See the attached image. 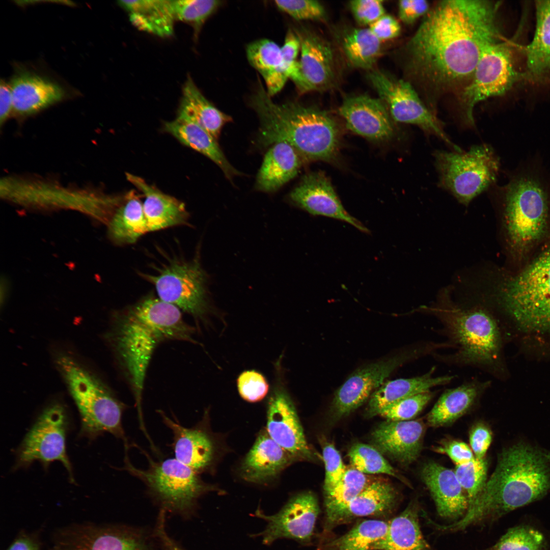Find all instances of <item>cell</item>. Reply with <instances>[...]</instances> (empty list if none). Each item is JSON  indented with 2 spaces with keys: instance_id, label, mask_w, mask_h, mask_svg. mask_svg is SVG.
I'll return each mask as SVG.
<instances>
[{
  "instance_id": "1",
  "label": "cell",
  "mask_w": 550,
  "mask_h": 550,
  "mask_svg": "<svg viewBox=\"0 0 550 550\" xmlns=\"http://www.w3.org/2000/svg\"><path fill=\"white\" fill-rule=\"evenodd\" d=\"M500 6L497 2L478 0L436 4L407 44L414 71L438 91L461 86L463 89L485 49L499 41Z\"/></svg>"
},
{
  "instance_id": "2",
  "label": "cell",
  "mask_w": 550,
  "mask_h": 550,
  "mask_svg": "<svg viewBox=\"0 0 550 550\" xmlns=\"http://www.w3.org/2000/svg\"><path fill=\"white\" fill-rule=\"evenodd\" d=\"M195 332L178 307L151 295L115 318L108 339L130 382L140 421L144 380L156 346L168 340L197 343Z\"/></svg>"
},
{
  "instance_id": "3",
  "label": "cell",
  "mask_w": 550,
  "mask_h": 550,
  "mask_svg": "<svg viewBox=\"0 0 550 550\" xmlns=\"http://www.w3.org/2000/svg\"><path fill=\"white\" fill-rule=\"evenodd\" d=\"M550 491V452L520 442L498 455L494 471L460 520L443 530L456 531L497 518L543 498Z\"/></svg>"
},
{
  "instance_id": "4",
  "label": "cell",
  "mask_w": 550,
  "mask_h": 550,
  "mask_svg": "<svg viewBox=\"0 0 550 550\" xmlns=\"http://www.w3.org/2000/svg\"><path fill=\"white\" fill-rule=\"evenodd\" d=\"M250 104L260 120L259 143L264 147L279 142L291 145L300 157L309 160H330L339 145V129L325 112L297 102L277 104L261 82Z\"/></svg>"
},
{
  "instance_id": "5",
  "label": "cell",
  "mask_w": 550,
  "mask_h": 550,
  "mask_svg": "<svg viewBox=\"0 0 550 550\" xmlns=\"http://www.w3.org/2000/svg\"><path fill=\"white\" fill-rule=\"evenodd\" d=\"M437 306L421 310L431 314L443 324L457 351L453 363L493 371L500 360L501 336L497 322L485 308H464L445 299Z\"/></svg>"
},
{
  "instance_id": "6",
  "label": "cell",
  "mask_w": 550,
  "mask_h": 550,
  "mask_svg": "<svg viewBox=\"0 0 550 550\" xmlns=\"http://www.w3.org/2000/svg\"><path fill=\"white\" fill-rule=\"evenodd\" d=\"M54 363L79 413L81 434L93 439L107 432L128 444L122 425L125 405L97 375L71 355L59 352Z\"/></svg>"
},
{
  "instance_id": "7",
  "label": "cell",
  "mask_w": 550,
  "mask_h": 550,
  "mask_svg": "<svg viewBox=\"0 0 550 550\" xmlns=\"http://www.w3.org/2000/svg\"><path fill=\"white\" fill-rule=\"evenodd\" d=\"M128 447H125L123 470L145 485L147 493L159 510L188 519L196 513L201 497L215 490L203 481L199 474L175 458L154 461L143 451L148 461L147 469L136 468L130 462Z\"/></svg>"
},
{
  "instance_id": "8",
  "label": "cell",
  "mask_w": 550,
  "mask_h": 550,
  "mask_svg": "<svg viewBox=\"0 0 550 550\" xmlns=\"http://www.w3.org/2000/svg\"><path fill=\"white\" fill-rule=\"evenodd\" d=\"M497 293L522 330L550 333V242L519 273L505 280Z\"/></svg>"
},
{
  "instance_id": "9",
  "label": "cell",
  "mask_w": 550,
  "mask_h": 550,
  "mask_svg": "<svg viewBox=\"0 0 550 550\" xmlns=\"http://www.w3.org/2000/svg\"><path fill=\"white\" fill-rule=\"evenodd\" d=\"M434 157L439 186L464 205L494 183L499 170L497 155L485 144L467 151H436Z\"/></svg>"
},
{
  "instance_id": "10",
  "label": "cell",
  "mask_w": 550,
  "mask_h": 550,
  "mask_svg": "<svg viewBox=\"0 0 550 550\" xmlns=\"http://www.w3.org/2000/svg\"><path fill=\"white\" fill-rule=\"evenodd\" d=\"M505 191L504 216L509 243L523 253L535 244L546 230L547 195L538 181L527 177L513 180Z\"/></svg>"
},
{
  "instance_id": "11",
  "label": "cell",
  "mask_w": 550,
  "mask_h": 550,
  "mask_svg": "<svg viewBox=\"0 0 550 550\" xmlns=\"http://www.w3.org/2000/svg\"><path fill=\"white\" fill-rule=\"evenodd\" d=\"M141 276L155 287L158 297L191 315L197 322L210 311L208 276L197 258L174 257L153 273Z\"/></svg>"
},
{
  "instance_id": "12",
  "label": "cell",
  "mask_w": 550,
  "mask_h": 550,
  "mask_svg": "<svg viewBox=\"0 0 550 550\" xmlns=\"http://www.w3.org/2000/svg\"><path fill=\"white\" fill-rule=\"evenodd\" d=\"M517 78L509 46L500 40L488 45L481 55L470 80L462 89L461 104L464 125L469 128L475 127V106L489 98L505 94Z\"/></svg>"
},
{
  "instance_id": "13",
  "label": "cell",
  "mask_w": 550,
  "mask_h": 550,
  "mask_svg": "<svg viewBox=\"0 0 550 550\" xmlns=\"http://www.w3.org/2000/svg\"><path fill=\"white\" fill-rule=\"evenodd\" d=\"M368 78L394 121L419 127L425 134L433 135L453 151H461L445 132L435 113L425 105L411 85L383 71L373 70Z\"/></svg>"
},
{
  "instance_id": "14",
  "label": "cell",
  "mask_w": 550,
  "mask_h": 550,
  "mask_svg": "<svg viewBox=\"0 0 550 550\" xmlns=\"http://www.w3.org/2000/svg\"><path fill=\"white\" fill-rule=\"evenodd\" d=\"M67 416L64 405L58 402L43 409L17 451L14 470L27 468L35 461L47 469L51 462L59 461L68 471L70 481L74 482L66 451Z\"/></svg>"
},
{
  "instance_id": "15",
  "label": "cell",
  "mask_w": 550,
  "mask_h": 550,
  "mask_svg": "<svg viewBox=\"0 0 550 550\" xmlns=\"http://www.w3.org/2000/svg\"><path fill=\"white\" fill-rule=\"evenodd\" d=\"M434 350L432 343L420 345L410 351L369 364L354 371L335 394L332 411L342 418L361 406L398 366L407 360Z\"/></svg>"
},
{
  "instance_id": "16",
  "label": "cell",
  "mask_w": 550,
  "mask_h": 550,
  "mask_svg": "<svg viewBox=\"0 0 550 550\" xmlns=\"http://www.w3.org/2000/svg\"><path fill=\"white\" fill-rule=\"evenodd\" d=\"M319 513L318 502L314 493L309 491L296 494L273 515L256 510L253 516L263 519L266 525L262 532L253 536L261 537L263 544L267 546L280 539L308 543L313 535Z\"/></svg>"
},
{
  "instance_id": "17",
  "label": "cell",
  "mask_w": 550,
  "mask_h": 550,
  "mask_svg": "<svg viewBox=\"0 0 550 550\" xmlns=\"http://www.w3.org/2000/svg\"><path fill=\"white\" fill-rule=\"evenodd\" d=\"M266 431L296 461L314 460L294 404L282 380L277 378L267 402Z\"/></svg>"
},
{
  "instance_id": "18",
  "label": "cell",
  "mask_w": 550,
  "mask_h": 550,
  "mask_svg": "<svg viewBox=\"0 0 550 550\" xmlns=\"http://www.w3.org/2000/svg\"><path fill=\"white\" fill-rule=\"evenodd\" d=\"M293 204L313 215H320L347 223L359 231L369 229L344 208L326 176L321 172L305 175L291 192Z\"/></svg>"
},
{
  "instance_id": "19",
  "label": "cell",
  "mask_w": 550,
  "mask_h": 550,
  "mask_svg": "<svg viewBox=\"0 0 550 550\" xmlns=\"http://www.w3.org/2000/svg\"><path fill=\"white\" fill-rule=\"evenodd\" d=\"M158 412L163 424L172 432L171 447L175 458L198 474L209 471L215 459L217 446L205 421L186 427L163 411Z\"/></svg>"
},
{
  "instance_id": "20",
  "label": "cell",
  "mask_w": 550,
  "mask_h": 550,
  "mask_svg": "<svg viewBox=\"0 0 550 550\" xmlns=\"http://www.w3.org/2000/svg\"><path fill=\"white\" fill-rule=\"evenodd\" d=\"M339 112L349 129L368 139L384 141L394 134L391 115L379 98L366 95L347 97Z\"/></svg>"
},
{
  "instance_id": "21",
  "label": "cell",
  "mask_w": 550,
  "mask_h": 550,
  "mask_svg": "<svg viewBox=\"0 0 550 550\" xmlns=\"http://www.w3.org/2000/svg\"><path fill=\"white\" fill-rule=\"evenodd\" d=\"M70 550H166L153 529L127 525L88 530L81 533Z\"/></svg>"
},
{
  "instance_id": "22",
  "label": "cell",
  "mask_w": 550,
  "mask_h": 550,
  "mask_svg": "<svg viewBox=\"0 0 550 550\" xmlns=\"http://www.w3.org/2000/svg\"><path fill=\"white\" fill-rule=\"evenodd\" d=\"M425 431V425L420 420H388L375 428L372 439L381 452L407 465L419 457Z\"/></svg>"
},
{
  "instance_id": "23",
  "label": "cell",
  "mask_w": 550,
  "mask_h": 550,
  "mask_svg": "<svg viewBox=\"0 0 550 550\" xmlns=\"http://www.w3.org/2000/svg\"><path fill=\"white\" fill-rule=\"evenodd\" d=\"M300 44L301 73L310 91H322L334 83V55L329 44L317 34L302 28L295 31Z\"/></svg>"
},
{
  "instance_id": "24",
  "label": "cell",
  "mask_w": 550,
  "mask_h": 550,
  "mask_svg": "<svg viewBox=\"0 0 550 550\" xmlns=\"http://www.w3.org/2000/svg\"><path fill=\"white\" fill-rule=\"evenodd\" d=\"M295 459L276 443L266 431L261 432L240 468L245 481L262 484L277 478Z\"/></svg>"
},
{
  "instance_id": "25",
  "label": "cell",
  "mask_w": 550,
  "mask_h": 550,
  "mask_svg": "<svg viewBox=\"0 0 550 550\" xmlns=\"http://www.w3.org/2000/svg\"><path fill=\"white\" fill-rule=\"evenodd\" d=\"M421 479L429 490L437 511L443 517L462 516L468 508V500L454 470L435 462L425 464Z\"/></svg>"
},
{
  "instance_id": "26",
  "label": "cell",
  "mask_w": 550,
  "mask_h": 550,
  "mask_svg": "<svg viewBox=\"0 0 550 550\" xmlns=\"http://www.w3.org/2000/svg\"><path fill=\"white\" fill-rule=\"evenodd\" d=\"M12 112L19 116L35 114L62 100L63 88L56 83L30 72L16 74L11 85Z\"/></svg>"
},
{
  "instance_id": "27",
  "label": "cell",
  "mask_w": 550,
  "mask_h": 550,
  "mask_svg": "<svg viewBox=\"0 0 550 550\" xmlns=\"http://www.w3.org/2000/svg\"><path fill=\"white\" fill-rule=\"evenodd\" d=\"M127 180L144 196L143 210L149 232L188 224L184 204L148 183L143 178L126 173Z\"/></svg>"
},
{
  "instance_id": "28",
  "label": "cell",
  "mask_w": 550,
  "mask_h": 550,
  "mask_svg": "<svg viewBox=\"0 0 550 550\" xmlns=\"http://www.w3.org/2000/svg\"><path fill=\"white\" fill-rule=\"evenodd\" d=\"M163 129L183 145L213 161L229 180L240 174L228 161L216 140L191 117L178 111L175 119L166 122Z\"/></svg>"
},
{
  "instance_id": "29",
  "label": "cell",
  "mask_w": 550,
  "mask_h": 550,
  "mask_svg": "<svg viewBox=\"0 0 550 550\" xmlns=\"http://www.w3.org/2000/svg\"><path fill=\"white\" fill-rule=\"evenodd\" d=\"M434 367L426 373L410 378L389 380L377 388L371 395L366 409V416L379 415L388 406L406 397L430 391L433 388L449 383L453 376H434Z\"/></svg>"
},
{
  "instance_id": "30",
  "label": "cell",
  "mask_w": 550,
  "mask_h": 550,
  "mask_svg": "<svg viewBox=\"0 0 550 550\" xmlns=\"http://www.w3.org/2000/svg\"><path fill=\"white\" fill-rule=\"evenodd\" d=\"M300 155L285 142L272 145L266 153L257 176L256 187L264 192L277 190L297 174Z\"/></svg>"
},
{
  "instance_id": "31",
  "label": "cell",
  "mask_w": 550,
  "mask_h": 550,
  "mask_svg": "<svg viewBox=\"0 0 550 550\" xmlns=\"http://www.w3.org/2000/svg\"><path fill=\"white\" fill-rule=\"evenodd\" d=\"M132 24L140 30L161 37L171 36L175 18L171 1H119Z\"/></svg>"
},
{
  "instance_id": "32",
  "label": "cell",
  "mask_w": 550,
  "mask_h": 550,
  "mask_svg": "<svg viewBox=\"0 0 550 550\" xmlns=\"http://www.w3.org/2000/svg\"><path fill=\"white\" fill-rule=\"evenodd\" d=\"M386 535L370 550H429L421 532L416 504L411 503L399 515L388 522Z\"/></svg>"
},
{
  "instance_id": "33",
  "label": "cell",
  "mask_w": 550,
  "mask_h": 550,
  "mask_svg": "<svg viewBox=\"0 0 550 550\" xmlns=\"http://www.w3.org/2000/svg\"><path fill=\"white\" fill-rule=\"evenodd\" d=\"M487 384L472 381L445 391L427 414L428 425L438 427L456 421L472 407Z\"/></svg>"
},
{
  "instance_id": "34",
  "label": "cell",
  "mask_w": 550,
  "mask_h": 550,
  "mask_svg": "<svg viewBox=\"0 0 550 550\" xmlns=\"http://www.w3.org/2000/svg\"><path fill=\"white\" fill-rule=\"evenodd\" d=\"M250 64L261 75L271 97L280 92L288 77L282 63L281 47L274 41L262 39L249 44L246 49Z\"/></svg>"
},
{
  "instance_id": "35",
  "label": "cell",
  "mask_w": 550,
  "mask_h": 550,
  "mask_svg": "<svg viewBox=\"0 0 550 550\" xmlns=\"http://www.w3.org/2000/svg\"><path fill=\"white\" fill-rule=\"evenodd\" d=\"M109 232L117 242L130 244L149 232L143 203L133 191L125 196L109 222Z\"/></svg>"
},
{
  "instance_id": "36",
  "label": "cell",
  "mask_w": 550,
  "mask_h": 550,
  "mask_svg": "<svg viewBox=\"0 0 550 550\" xmlns=\"http://www.w3.org/2000/svg\"><path fill=\"white\" fill-rule=\"evenodd\" d=\"M178 111L194 119L215 140L223 126L232 120L206 98L190 76L183 85Z\"/></svg>"
},
{
  "instance_id": "37",
  "label": "cell",
  "mask_w": 550,
  "mask_h": 550,
  "mask_svg": "<svg viewBox=\"0 0 550 550\" xmlns=\"http://www.w3.org/2000/svg\"><path fill=\"white\" fill-rule=\"evenodd\" d=\"M535 6L536 29L526 62L529 74L540 78L550 72V1H537Z\"/></svg>"
},
{
  "instance_id": "38",
  "label": "cell",
  "mask_w": 550,
  "mask_h": 550,
  "mask_svg": "<svg viewBox=\"0 0 550 550\" xmlns=\"http://www.w3.org/2000/svg\"><path fill=\"white\" fill-rule=\"evenodd\" d=\"M374 480L352 467L347 468L340 482L324 492L326 526L330 528L342 522L350 503Z\"/></svg>"
},
{
  "instance_id": "39",
  "label": "cell",
  "mask_w": 550,
  "mask_h": 550,
  "mask_svg": "<svg viewBox=\"0 0 550 550\" xmlns=\"http://www.w3.org/2000/svg\"><path fill=\"white\" fill-rule=\"evenodd\" d=\"M396 499L392 485L386 481L375 480L350 503L342 522L353 517L387 513L394 506Z\"/></svg>"
},
{
  "instance_id": "40",
  "label": "cell",
  "mask_w": 550,
  "mask_h": 550,
  "mask_svg": "<svg viewBox=\"0 0 550 550\" xmlns=\"http://www.w3.org/2000/svg\"><path fill=\"white\" fill-rule=\"evenodd\" d=\"M339 41L348 63L355 68L371 69L381 52V41L369 28L347 29Z\"/></svg>"
},
{
  "instance_id": "41",
  "label": "cell",
  "mask_w": 550,
  "mask_h": 550,
  "mask_svg": "<svg viewBox=\"0 0 550 550\" xmlns=\"http://www.w3.org/2000/svg\"><path fill=\"white\" fill-rule=\"evenodd\" d=\"M388 522L376 519L364 520L349 531L325 545L326 550H370L375 542L386 534Z\"/></svg>"
},
{
  "instance_id": "42",
  "label": "cell",
  "mask_w": 550,
  "mask_h": 550,
  "mask_svg": "<svg viewBox=\"0 0 550 550\" xmlns=\"http://www.w3.org/2000/svg\"><path fill=\"white\" fill-rule=\"evenodd\" d=\"M348 456L351 467L363 474H384L404 481L380 452L370 445L355 444L350 449Z\"/></svg>"
},
{
  "instance_id": "43",
  "label": "cell",
  "mask_w": 550,
  "mask_h": 550,
  "mask_svg": "<svg viewBox=\"0 0 550 550\" xmlns=\"http://www.w3.org/2000/svg\"><path fill=\"white\" fill-rule=\"evenodd\" d=\"M176 20L191 25L197 35L202 25L221 5L216 0L171 1Z\"/></svg>"
},
{
  "instance_id": "44",
  "label": "cell",
  "mask_w": 550,
  "mask_h": 550,
  "mask_svg": "<svg viewBox=\"0 0 550 550\" xmlns=\"http://www.w3.org/2000/svg\"><path fill=\"white\" fill-rule=\"evenodd\" d=\"M454 471L466 492L469 507L477 498L487 481V462L485 459L475 457L468 463L456 465Z\"/></svg>"
},
{
  "instance_id": "45",
  "label": "cell",
  "mask_w": 550,
  "mask_h": 550,
  "mask_svg": "<svg viewBox=\"0 0 550 550\" xmlns=\"http://www.w3.org/2000/svg\"><path fill=\"white\" fill-rule=\"evenodd\" d=\"M544 546L543 534L527 526L509 529L490 550H542Z\"/></svg>"
},
{
  "instance_id": "46",
  "label": "cell",
  "mask_w": 550,
  "mask_h": 550,
  "mask_svg": "<svg viewBox=\"0 0 550 550\" xmlns=\"http://www.w3.org/2000/svg\"><path fill=\"white\" fill-rule=\"evenodd\" d=\"M433 396L430 390L406 397L388 406L379 415L388 420H409L422 410Z\"/></svg>"
},
{
  "instance_id": "47",
  "label": "cell",
  "mask_w": 550,
  "mask_h": 550,
  "mask_svg": "<svg viewBox=\"0 0 550 550\" xmlns=\"http://www.w3.org/2000/svg\"><path fill=\"white\" fill-rule=\"evenodd\" d=\"M300 49L298 37L295 32L289 29L283 45L281 47L283 67L288 78L294 83L297 89L303 88L306 84L299 62L297 60Z\"/></svg>"
},
{
  "instance_id": "48",
  "label": "cell",
  "mask_w": 550,
  "mask_h": 550,
  "mask_svg": "<svg viewBox=\"0 0 550 550\" xmlns=\"http://www.w3.org/2000/svg\"><path fill=\"white\" fill-rule=\"evenodd\" d=\"M274 4L281 11L297 20H321L326 16L324 8L317 1H275Z\"/></svg>"
},
{
  "instance_id": "49",
  "label": "cell",
  "mask_w": 550,
  "mask_h": 550,
  "mask_svg": "<svg viewBox=\"0 0 550 550\" xmlns=\"http://www.w3.org/2000/svg\"><path fill=\"white\" fill-rule=\"evenodd\" d=\"M239 393L244 400L256 402L262 400L268 392L269 386L264 376L255 370L242 372L237 380Z\"/></svg>"
},
{
  "instance_id": "50",
  "label": "cell",
  "mask_w": 550,
  "mask_h": 550,
  "mask_svg": "<svg viewBox=\"0 0 550 550\" xmlns=\"http://www.w3.org/2000/svg\"><path fill=\"white\" fill-rule=\"evenodd\" d=\"M322 458L325 470L323 489L324 492H326L340 482L347 468L344 464L340 453L331 443H327L324 445Z\"/></svg>"
},
{
  "instance_id": "51",
  "label": "cell",
  "mask_w": 550,
  "mask_h": 550,
  "mask_svg": "<svg viewBox=\"0 0 550 550\" xmlns=\"http://www.w3.org/2000/svg\"><path fill=\"white\" fill-rule=\"evenodd\" d=\"M383 3L381 0H355L350 2L349 6L359 24L370 25L384 14Z\"/></svg>"
},
{
  "instance_id": "52",
  "label": "cell",
  "mask_w": 550,
  "mask_h": 550,
  "mask_svg": "<svg viewBox=\"0 0 550 550\" xmlns=\"http://www.w3.org/2000/svg\"><path fill=\"white\" fill-rule=\"evenodd\" d=\"M434 451L446 454L456 465L469 462L475 457L470 446L463 442L451 440L443 442Z\"/></svg>"
},
{
  "instance_id": "53",
  "label": "cell",
  "mask_w": 550,
  "mask_h": 550,
  "mask_svg": "<svg viewBox=\"0 0 550 550\" xmlns=\"http://www.w3.org/2000/svg\"><path fill=\"white\" fill-rule=\"evenodd\" d=\"M492 439V435L489 428L483 424L475 425L469 433L470 447L475 455L479 459H483Z\"/></svg>"
},
{
  "instance_id": "54",
  "label": "cell",
  "mask_w": 550,
  "mask_h": 550,
  "mask_svg": "<svg viewBox=\"0 0 550 550\" xmlns=\"http://www.w3.org/2000/svg\"><path fill=\"white\" fill-rule=\"evenodd\" d=\"M429 11V5L425 0H402L398 3L400 19L406 24H411Z\"/></svg>"
},
{
  "instance_id": "55",
  "label": "cell",
  "mask_w": 550,
  "mask_h": 550,
  "mask_svg": "<svg viewBox=\"0 0 550 550\" xmlns=\"http://www.w3.org/2000/svg\"><path fill=\"white\" fill-rule=\"evenodd\" d=\"M369 29L380 41L394 38L401 32L398 21L392 16L385 14L370 25Z\"/></svg>"
},
{
  "instance_id": "56",
  "label": "cell",
  "mask_w": 550,
  "mask_h": 550,
  "mask_svg": "<svg viewBox=\"0 0 550 550\" xmlns=\"http://www.w3.org/2000/svg\"><path fill=\"white\" fill-rule=\"evenodd\" d=\"M13 103L11 89L5 81L1 80L0 84V120L4 122L12 112Z\"/></svg>"
},
{
  "instance_id": "57",
  "label": "cell",
  "mask_w": 550,
  "mask_h": 550,
  "mask_svg": "<svg viewBox=\"0 0 550 550\" xmlns=\"http://www.w3.org/2000/svg\"><path fill=\"white\" fill-rule=\"evenodd\" d=\"M7 550H40L38 545L32 539L22 537L16 539Z\"/></svg>"
},
{
  "instance_id": "58",
  "label": "cell",
  "mask_w": 550,
  "mask_h": 550,
  "mask_svg": "<svg viewBox=\"0 0 550 550\" xmlns=\"http://www.w3.org/2000/svg\"><path fill=\"white\" fill-rule=\"evenodd\" d=\"M162 542L166 550H186L169 534H166L163 536Z\"/></svg>"
}]
</instances>
